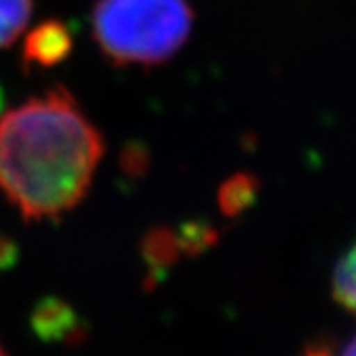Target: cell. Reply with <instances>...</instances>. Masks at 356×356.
I'll return each mask as SVG.
<instances>
[{
	"mask_svg": "<svg viewBox=\"0 0 356 356\" xmlns=\"http://www.w3.org/2000/svg\"><path fill=\"white\" fill-rule=\"evenodd\" d=\"M103 137L67 89L0 115V191L26 220L58 218L88 194Z\"/></svg>",
	"mask_w": 356,
	"mask_h": 356,
	"instance_id": "obj_1",
	"label": "cell"
},
{
	"mask_svg": "<svg viewBox=\"0 0 356 356\" xmlns=\"http://www.w3.org/2000/svg\"><path fill=\"white\" fill-rule=\"evenodd\" d=\"M188 0H97L93 38L117 65H156L172 58L192 30Z\"/></svg>",
	"mask_w": 356,
	"mask_h": 356,
	"instance_id": "obj_2",
	"label": "cell"
},
{
	"mask_svg": "<svg viewBox=\"0 0 356 356\" xmlns=\"http://www.w3.org/2000/svg\"><path fill=\"white\" fill-rule=\"evenodd\" d=\"M74 48V32L62 20H46L36 26L24 40L22 64L51 67L64 62Z\"/></svg>",
	"mask_w": 356,
	"mask_h": 356,
	"instance_id": "obj_3",
	"label": "cell"
},
{
	"mask_svg": "<svg viewBox=\"0 0 356 356\" xmlns=\"http://www.w3.org/2000/svg\"><path fill=\"white\" fill-rule=\"evenodd\" d=\"M30 327L36 332V337L46 343H76L77 339L86 334V329L81 327L74 307L60 297L40 299L30 315Z\"/></svg>",
	"mask_w": 356,
	"mask_h": 356,
	"instance_id": "obj_4",
	"label": "cell"
},
{
	"mask_svg": "<svg viewBox=\"0 0 356 356\" xmlns=\"http://www.w3.org/2000/svg\"><path fill=\"white\" fill-rule=\"evenodd\" d=\"M178 254H180V248H178L177 234L172 229L159 226L145 234L140 242V255L149 267L151 285L165 277L166 269L175 266Z\"/></svg>",
	"mask_w": 356,
	"mask_h": 356,
	"instance_id": "obj_5",
	"label": "cell"
},
{
	"mask_svg": "<svg viewBox=\"0 0 356 356\" xmlns=\"http://www.w3.org/2000/svg\"><path fill=\"white\" fill-rule=\"evenodd\" d=\"M259 194V178L252 172H236L234 177L226 178L218 188V206L226 218L240 216Z\"/></svg>",
	"mask_w": 356,
	"mask_h": 356,
	"instance_id": "obj_6",
	"label": "cell"
},
{
	"mask_svg": "<svg viewBox=\"0 0 356 356\" xmlns=\"http://www.w3.org/2000/svg\"><path fill=\"white\" fill-rule=\"evenodd\" d=\"M218 238H220V232L208 220L182 222L177 234L180 254H186L191 257L204 254L206 250L216 245Z\"/></svg>",
	"mask_w": 356,
	"mask_h": 356,
	"instance_id": "obj_7",
	"label": "cell"
},
{
	"mask_svg": "<svg viewBox=\"0 0 356 356\" xmlns=\"http://www.w3.org/2000/svg\"><path fill=\"white\" fill-rule=\"evenodd\" d=\"M355 248L350 245L344 252L332 271V297L348 313L355 311L356 293H355Z\"/></svg>",
	"mask_w": 356,
	"mask_h": 356,
	"instance_id": "obj_8",
	"label": "cell"
},
{
	"mask_svg": "<svg viewBox=\"0 0 356 356\" xmlns=\"http://www.w3.org/2000/svg\"><path fill=\"white\" fill-rule=\"evenodd\" d=\"M32 16V0H0V48L20 36Z\"/></svg>",
	"mask_w": 356,
	"mask_h": 356,
	"instance_id": "obj_9",
	"label": "cell"
},
{
	"mask_svg": "<svg viewBox=\"0 0 356 356\" xmlns=\"http://www.w3.org/2000/svg\"><path fill=\"white\" fill-rule=\"evenodd\" d=\"M121 172L129 178H143L151 168V151L143 140H127L119 154Z\"/></svg>",
	"mask_w": 356,
	"mask_h": 356,
	"instance_id": "obj_10",
	"label": "cell"
},
{
	"mask_svg": "<svg viewBox=\"0 0 356 356\" xmlns=\"http://www.w3.org/2000/svg\"><path fill=\"white\" fill-rule=\"evenodd\" d=\"M20 257V248L10 236L0 234V269H13Z\"/></svg>",
	"mask_w": 356,
	"mask_h": 356,
	"instance_id": "obj_11",
	"label": "cell"
},
{
	"mask_svg": "<svg viewBox=\"0 0 356 356\" xmlns=\"http://www.w3.org/2000/svg\"><path fill=\"white\" fill-rule=\"evenodd\" d=\"M305 356H332L327 348L323 346H313V348H307Z\"/></svg>",
	"mask_w": 356,
	"mask_h": 356,
	"instance_id": "obj_12",
	"label": "cell"
},
{
	"mask_svg": "<svg viewBox=\"0 0 356 356\" xmlns=\"http://www.w3.org/2000/svg\"><path fill=\"white\" fill-rule=\"evenodd\" d=\"M356 348H355V341H348V344H346V348H344L343 356H355Z\"/></svg>",
	"mask_w": 356,
	"mask_h": 356,
	"instance_id": "obj_13",
	"label": "cell"
},
{
	"mask_svg": "<svg viewBox=\"0 0 356 356\" xmlns=\"http://www.w3.org/2000/svg\"><path fill=\"white\" fill-rule=\"evenodd\" d=\"M6 111V97H4V89L0 88V115Z\"/></svg>",
	"mask_w": 356,
	"mask_h": 356,
	"instance_id": "obj_14",
	"label": "cell"
},
{
	"mask_svg": "<svg viewBox=\"0 0 356 356\" xmlns=\"http://www.w3.org/2000/svg\"><path fill=\"white\" fill-rule=\"evenodd\" d=\"M0 356H6L4 355V350H2V346H0Z\"/></svg>",
	"mask_w": 356,
	"mask_h": 356,
	"instance_id": "obj_15",
	"label": "cell"
}]
</instances>
